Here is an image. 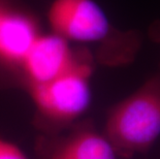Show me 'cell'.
<instances>
[{
	"mask_svg": "<svg viewBox=\"0 0 160 159\" xmlns=\"http://www.w3.org/2000/svg\"><path fill=\"white\" fill-rule=\"evenodd\" d=\"M79 58L66 39L53 32L40 33L20 66L29 86L38 85L66 72Z\"/></svg>",
	"mask_w": 160,
	"mask_h": 159,
	"instance_id": "277c9868",
	"label": "cell"
},
{
	"mask_svg": "<svg viewBox=\"0 0 160 159\" xmlns=\"http://www.w3.org/2000/svg\"><path fill=\"white\" fill-rule=\"evenodd\" d=\"M4 9H5V7H4V6L2 5V3L0 2V18H1V16H2L3 12H4Z\"/></svg>",
	"mask_w": 160,
	"mask_h": 159,
	"instance_id": "ba28073f",
	"label": "cell"
},
{
	"mask_svg": "<svg viewBox=\"0 0 160 159\" xmlns=\"http://www.w3.org/2000/svg\"><path fill=\"white\" fill-rule=\"evenodd\" d=\"M0 159H30L16 145L0 140Z\"/></svg>",
	"mask_w": 160,
	"mask_h": 159,
	"instance_id": "52a82bcc",
	"label": "cell"
},
{
	"mask_svg": "<svg viewBox=\"0 0 160 159\" xmlns=\"http://www.w3.org/2000/svg\"><path fill=\"white\" fill-rule=\"evenodd\" d=\"M117 155L104 134L83 129L58 142L48 153V159H117Z\"/></svg>",
	"mask_w": 160,
	"mask_h": 159,
	"instance_id": "8992f818",
	"label": "cell"
},
{
	"mask_svg": "<svg viewBox=\"0 0 160 159\" xmlns=\"http://www.w3.org/2000/svg\"><path fill=\"white\" fill-rule=\"evenodd\" d=\"M92 65L79 58L69 70L50 82L29 86L39 115L55 124L72 122L91 103Z\"/></svg>",
	"mask_w": 160,
	"mask_h": 159,
	"instance_id": "7a4b0ae2",
	"label": "cell"
},
{
	"mask_svg": "<svg viewBox=\"0 0 160 159\" xmlns=\"http://www.w3.org/2000/svg\"><path fill=\"white\" fill-rule=\"evenodd\" d=\"M48 21L53 33L69 42H98L112 30L107 13L94 0H54Z\"/></svg>",
	"mask_w": 160,
	"mask_h": 159,
	"instance_id": "3957f363",
	"label": "cell"
},
{
	"mask_svg": "<svg viewBox=\"0 0 160 159\" xmlns=\"http://www.w3.org/2000/svg\"><path fill=\"white\" fill-rule=\"evenodd\" d=\"M39 35L37 23L31 16L5 8L0 18V60L21 65Z\"/></svg>",
	"mask_w": 160,
	"mask_h": 159,
	"instance_id": "5b68a950",
	"label": "cell"
},
{
	"mask_svg": "<svg viewBox=\"0 0 160 159\" xmlns=\"http://www.w3.org/2000/svg\"><path fill=\"white\" fill-rule=\"evenodd\" d=\"M104 135L117 153L124 156L151 148L160 137V73L111 110Z\"/></svg>",
	"mask_w": 160,
	"mask_h": 159,
	"instance_id": "6da1fadb",
	"label": "cell"
}]
</instances>
